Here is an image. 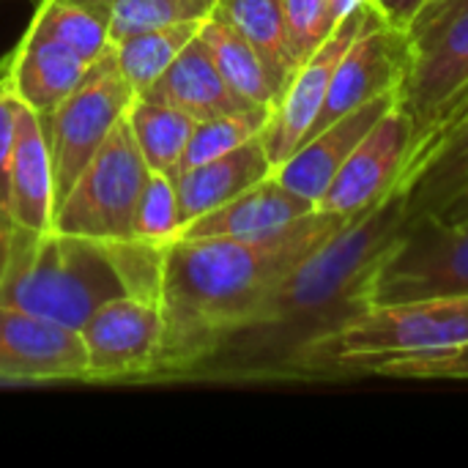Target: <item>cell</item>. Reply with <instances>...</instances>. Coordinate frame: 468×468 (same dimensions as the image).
I'll return each instance as SVG.
<instances>
[{
    "label": "cell",
    "mask_w": 468,
    "mask_h": 468,
    "mask_svg": "<svg viewBox=\"0 0 468 468\" xmlns=\"http://www.w3.org/2000/svg\"><path fill=\"white\" fill-rule=\"evenodd\" d=\"M403 228L406 203L400 186H395L381 203L299 261L181 381H304L310 356L354 315L370 307L373 271Z\"/></svg>",
    "instance_id": "cell-1"
},
{
    "label": "cell",
    "mask_w": 468,
    "mask_h": 468,
    "mask_svg": "<svg viewBox=\"0 0 468 468\" xmlns=\"http://www.w3.org/2000/svg\"><path fill=\"white\" fill-rule=\"evenodd\" d=\"M348 222V217L315 208L274 236H178L162 247L156 291L162 348L143 384L181 381L189 367L228 329L244 321L299 261Z\"/></svg>",
    "instance_id": "cell-2"
},
{
    "label": "cell",
    "mask_w": 468,
    "mask_h": 468,
    "mask_svg": "<svg viewBox=\"0 0 468 468\" xmlns=\"http://www.w3.org/2000/svg\"><path fill=\"white\" fill-rule=\"evenodd\" d=\"M126 293L104 244L60 230L0 228V302L82 329L90 313Z\"/></svg>",
    "instance_id": "cell-3"
},
{
    "label": "cell",
    "mask_w": 468,
    "mask_h": 468,
    "mask_svg": "<svg viewBox=\"0 0 468 468\" xmlns=\"http://www.w3.org/2000/svg\"><path fill=\"white\" fill-rule=\"evenodd\" d=\"M463 343H468V299L367 307L310 356L304 381L376 376L392 362L433 356Z\"/></svg>",
    "instance_id": "cell-4"
},
{
    "label": "cell",
    "mask_w": 468,
    "mask_h": 468,
    "mask_svg": "<svg viewBox=\"0 0 468 468\" xmlns=\"http://www.w3.org/2000/svg\"><path fill=\"white\" fill-rule=\"evenodd\" d=\"M148 173L123 115L58 206L52 230L99 244L129 241L134 206Z\"/></svg>",
    "instance_id": "cell-5"
},
{
    "label": "cell",
    "mask_w": 468,
    "mask_h": 468,
    "mask_svg": "<svg viewBox=\"0 0 468 468\" xmlns=\"http://www.w3.org/2000/svg\"><path fill=\"white\" fill-rule=\"evenodd\" d=\"M367 299L370 307L468 299V219L409 222L378 261Z\"/></svg>",
    "instance_id": "cell-6"
},
{
    "label": "cell",
    "mask_w": 468,
    "mask_h": 468,
    "mask_svg": "<svg viewBox=\"0 0 468 468\" xmlns=\"http://www.w3.org/2000/svg\"><path fill=\"white\" fill-rule=\"evenodd\" d=\"M134 90L123 80L112 49L90 63L80 85L41 118L55 181V211L74 186L77 176L101 148L112 126L126 115ZM55 219V217H52Z\"/></svg>",
    "instance_id": "cell-7"
},
{
    "label": "cell",
    "mask_w": 468,
    "mask_h": 468,
    "mask_svg": "<svg viewBox=\"0 0 468 468\" xmlns=\"http://www.w3.org/2000/svg\"><path fill=\"white\" fill-rule=\"evenodd\" d=\"M468 93V8L411 41V60L395 104L414 129V156L433 140L444 115ZM411 156V159H414Z\"/></svg>",
    "instance_id": "cell-8"
},
{
    "label": "cell",
    "mask_w": 468,
    "mask_h": 468,
    "mask_svg": "<svg viewBox=\"0 0 468 468\" xmlns=\"http://www.w3.org/2000/svg\"><path fill=\"white\" fill-rule=\"evenodd\" d=\"M85 384H143L159 359L162 313L154 299L121 293L99 304L80 329Z\"/></svg>",
    "instance_id": "cell-9"
},
{
    "label": "cell",
    "mask_w": 468,
    "mask_h": 468,
    "mask_svg": "<svg viewBox=\"0 0 468 468\" xmlns=\"http://www.w3.org/2000/svg\"><path fill=\"white\" fill-rule=\"evenodd\" d=\"M414 148L411 121L392 104L343 162L315 208L348 219L362 217L400 184Z\"/></svg>",
    "instance_id": "cell-10"
},
{
    "label": "cell",
    "mask_w": 468,
    "mask_h": 468,
    "mask_svg": "<svg viewBox=\"0 0 468 468\" xmlns=\"http://www.w3.org/2000/svg\"><path fill=\"white\" fill-rule=\"evenodd\" d=\"M409 60H411L409 33L387 25L373 11L335 66L326 101L313 126V134L370 99L398 93Z\"/></svg>",
    "instance_id": "cell-11"
},
{
    "label": "cell",
    "mask_w": 468,
    "mask_h": 468,
    "mask_svg": "<svg viewBox=\"0 0 468 468\" xmlns=\"http://www.w3.org/2000/svg\"><path fill=\"white\" fill-rule=\"evenodd\" d=\"M373 14V5L365 3L354 14H348L326 38L324 44L299 63L288 85L282 88L280 99L274 101L269 121L261 132V140L266 145V154L271 159V167H280L310 134L321 115V107L326 101V90L335 74L337 60L348 49L351 38L359 33V27Z\"/></svg>",
    "instance_id": "cell-12"
},
{
    "label": "cell",
    "mask_w": 468,
    "mask_h": 468,
    "mask_svg": "<svg viewBox=\"0 0 468 468\" xmlns=\"http://www.w3.org/2000/svg\"><path fill=\"white\" fill-rule=\"evenodd\" d=\"M0 381H85L80 332L0 302Z\"/></svg>",
    "instance_id": "cell-13"
},
{
    "label": "cell",
    "mask_w": 468,
    "mask_h": 468,
    "mask_svg": "<svg viewBox=\"0 0 468 468\" xmlns=\"http://www.w3.org/2000/svg\"><path fill=\"white\" fill-rule=\"evenodd\" d=\"M90 63L60 41L38 16L27 25L22 41L0 71L8 93L47 118L88 74Z\"/></svg>",
    "instance_id": "cell-14"
},
{
    "label": "cell",
    "mask_w": 468,
    "mask_h": 468,
    "mask_svg": "<svg viewBox=\"0 0 468 468\" xmlns=\"http://www.w3.org/2000/svg\"><path fill=\"white\" fill-rule=\"evenodd\" d=\"M398 93L370 99L335 123L324 126L313 137H307L280 167H274V178L293 189L296 195L307 197L310 203H318L321 195L329 189L332 178L343 167V162L351 156V151L359 145V140L373 129V123L395 104Z\"/></svg>",
    "instance_id": "cell-15"
},
{
    "label": "cell",
    "mask_w": 468,
    "mask_h": 468,
    "mask_svg": "<svg viewBox=\"0 0 468 468\" xmlns=\"http://www.w3.org/2000/svg\"><path fill=\"white\" fill-rule=\"evenodd\" d=\"M315 211V203L296 195L274 176L258 181L255 186L244 189L225 206L192 219L181 236L203 239V236H230V239H263L274 236L293 222L304 219Z\"/></svg>",
    "instance_id": "cell-16"
},
{
    "label": "cell",
    "mask_w": 468,
    "mask_h": 468,
    "mask_svg": "<svg viewBox=\"0 0 468 468\" xmlns=\"http://www.w3.org/2000/svg\"><path fill=\"white\" fill-rule=\"evenodd\" d=\"M8 217L30 230H52L55 181L41 115L14 99V154Z\"/></svg>",
    "instance_id": "cell-17"
},
{
    "label": "cell",
    "mask_w": 468,
    "mask_h": 468,
    "mask_svg": "<svg viewBox=\"0 0 468 468\" xmlns=\"http://www.w3.org/2000/svg\"><path fill=\"white\" fill-rule=\"evenodd\" d=\"M137 96L176 107L195 121H208V118H219L228 112L255 107V104H247L225 82V77L219 74V69L211 60L200 36H195L181 49V55L167 66V71Z\"/></svg>",
    "instance_id": "cell-18"
},
{
    "label": "cell",
    "mask_w": 468,
    "mask_h": 468,
    "mask_svg": "<svg viewBox=\"0 0 468 468\" xmlns=\"http://www.w3.org/2000/svg\"><path fill=\"white\" fill-rule=\"evenodd\" d=\"M271 173L274 167H271V159L266 154L261 134L247 140L244 145H239L236 151L225 156L181 170L176 178V195H178L184 228L192 219L225 206L228 200L255 186L258 181L269 178Z\"/></svg>",
    "instance_id": "cell-19"
},
{
    "label": "cell",
    "mask_w": 468,
    "mask_h": 468,
    "mask_svg": "<svg viewBox=\"0 0 468 468\" xmlns=\"http://www.w3.org/2000/svg\"><path fill=\"white\" fill-rule=\"evenodd\" d=\"M468 178V123H461L431 140L406 167L400 192L406 203V225L433 217Z\"/></svg>",
    "instance_id": "cell-20"
},
{
    "label": "cell",
    "mask_w": 468,
    "mask_h": 468,
    "mask_svg": "<svg viewBox=\"0 0 468 468\" xmlns=\"http://www.w3.org/2000/svg\"><path fill=\"white\" fill-rule=\"evenodd\" d=\"M200 41L206 44L211 60L217 63L219 74L225 77V82L247 101L255 107H274L280 90L274 85V80L269 77L263 60L258 58V52L250 47V41L217 11H211L197 30Z\"/></svg>",
    "instance_id": "cell-21"
},
{
    "label": "cell",
    "mask_w": 468,
    "mask_h": 468,
    "mask_svg": "<svg viewBox=\"0 0 468 468\" xmlns=\"http://www.w3.org/2000/svg\"><path fill=\"white\" fill-rule=\"evenodd\" d=\"M214 11L225 16L250 41V47L263 60L269 77L274 80L277 90L282 93V88L299 69V60L288 41L280 0H217Z\"/></svg>",
    "instance_id": "cell-22"
},
{
    "label": "cell",
    "mask_w": 468,
    "mask_h": 468,
    "mask_svg": "<svg viewBox=\"0 0 468 468\" xmlns=\"http://www.w3.org/2000/svg\"><path fill=\"white\" fill-rule=\"evenodd\" d=\"M126 121L148 170L170 176L176 181L181 173V159H184L189 134L195 129V118H189L186 112L176 107H167L162 101H151L134 93L126 110Z\"/></svg>",
    "instance_id": "cell-23"
},
{
    "label": "cell",
    "mask_w": 468,
    "mask_h": 468,
    "mask_svg": "<svg viewBox=\"0 0 468 468\" xmlns=\"http://www.w3.org/2000/svg\"><path fill=\"white\" fill-rule=\"evenodd\" d=\"M200 22H181L154 30H140L132 36H123L112 41L115 63L129 82L134 93H143L148 85H154L167 66L181 55V49L197 36Z\"/></svg>",
    "instance_id": "cell-24"
},
{
    "label": "cell",
    "mask_w": 468,
    "mask_h": 468,
    "mask_svg": "<svg viewBox=\"0 0 468 468\" xmlns=\"http://www.w3.org/2000/svg\"><path fill=\"white\" fill-rule=\"evenodd\" d=\"M82 5L99 11L110 22V41L123 36L181 25V22H203L217 0H80Z\"/></svg>",
    "instance_id": "cell-25"
},
{
    "label": "cell",
    "mask_w": 468,
    "mask_h": 468,
    "mask_svg": "<svg viewBox=\"0 0 468 468\" xmlns=\"http://www.w3.org/2000/svg\"><path fill=\"white\" fill-rule=\"evenodd\" d=\"M269 112H271L269 107H247V110L228 112L219 118L195 121V129L189 134V143L181 159V170L225 156L236 151L239 145H244L247 140L258 137L269 121Z\"/></svg>",
    "instance_id": "cell-26"
},
{
    "label": "cell",
    "mask_w": 468,
    "mask_h": 468,
    "mask_svg": "<svg viewBox=\"0 0 468 468\" xmlns=\"http://www.w3.org/2000/svg\"><path fill=\"white\" fill-rule=\"evenodd\" d=\"M36 16L88 63H96L112 49L110 22L80 0H41Z\"/></svg>",
    "instance_id": "cell-27"
},
{
    "label": "cell",
    "mask_w": 468,
    "mask_h": 468,
    "mask_svg": "<svg viewBox=\"0 0 468 468\" xmlns=\"http://www.w3.org/2000/svg\"><path fill=\"white\" fill-rule=\"evenodd\" d=\"M184 230L176 181L162 173H148L143 192L134 206L132 217V239L151 244V247H167L176 241Z\"/></svg>",
    "instance_id": "cell-28"
},
{
    "label": "cell",
    "mask_w": 468,
    "mask_h": 468,
    "mask_svg": "<svg viewBox=\"0 0 468 468\" xmlns=\"http://www.w3.org/2000/svg\"><path fill=\"white\" fill-rule=\"evenodd\" d=\"M280 8L291 49L299 63L310 58L324 44V38L340 25L332 19L329 0H280Z\"/></svg>",
    "instance_id": "cell-29"
},
{
    "label": "cell",
    "mask_w": 468,
    "mask_h": 468,
    "mask_svg": "<svg viewBox=\"0 0 468 468\" xmlns=\"http://www.w3.org/2000/svg\"><path fill=\"white\" fill-rule=\"evenodd\" d=\"M376 376L398 381H468V343L433 356L392 362Z\"/></svg>",
    "instance_id": "cell-30"
},
{
    "label": "cell",
    "mask_w": 468,
    "mask_h": 468,
    "mask_svg": "<svg viewBox=\"0 0 468 468\" xmlns=\"http://www.w3.org/2000/svg\"><path fill=\"white\" fill-rule=\"evenodd\" d=\"M11 154H14V96L0 80V228L11 225Z\"/></svg>",
    "instance_id": "cell-31"
},
{
    "label": "cell",
    "mask_w": 468,
    "mask_h": 468,
    "mask_svg": "<svg viewBox=\"0 0 468 468\" xmlns=\"http://www.w3.org/2000/svg\"><path fill=\"white\" fill-rule=\"evenodd\" d=\"M463 8H468V0H428L425 8H422L420 16H417V22H414L411 30H409V38L417 41L420 36L431 33L433 27H439L441 22H447L452 14H458V11H463Z\"/></svg>",
    "instance_id": "cell-32"
},
{
    "label": "cell",
    "mask_w": 468,
    "mask_h": 468,
    "mask_svg": "<svg viewBox=\"0 0 468 468\" xmlns=\"http://www.w3.org/2000/svg\"><path fill=\"white\" fill-rule=\"evenodd\" d=\"M428 0H370L373 11L392 27L398 30H411V25L417 22L420 11L425 8Z\"/></svg>",
    "instance_id": "cell-33"
},
{
    "label": "cell",
    "mask_w": 468,
    "mask_h": 468,
    "mask_svg": "<svg viewBox=\"0 0 468 468\" xmlns=\"http://www.w3.org/2000/svg\"><path fill=\"white\" fill-rule=\"evenodd\" d=\"M444 222H466L468 219V178L463 181V186L433 214Z\"/></svg>",
    "instance_id": "cell-34"
},
{
    "label": "cell",
    "mask_w": 468,
    "mask_h": 468,
    "mask_svg": "<svg viewBox=\"0 0 468 468\" xmlns=\"http://www.w3.org/2000/svg\"><path fill=\"white\" fill-rule=\"evenodd\" d=\"M461 123H468V93L444 115V121H441V126H439V132L433 134V140L439 137V134H444V132H450V129H455V126H461Z\"/></svg>",
    "instance_id": "cell-35"
},
{
    "label": "cell",
    "mask_w": 468,
    "mask_h": 468,
    "mask_svg": "<svg viewBox=\"0 0 468 468\" xmlns=\"http://www.w3.org/2000/svg\"><path fill=\"white\" fill-rule=\"evenodd\" d=\"M370 0H329V11H332V19L335 22H343L348 14H354L359 5H365Z\"/></svg>",
    "instance_id": "cell-36"
}]
</instances>
